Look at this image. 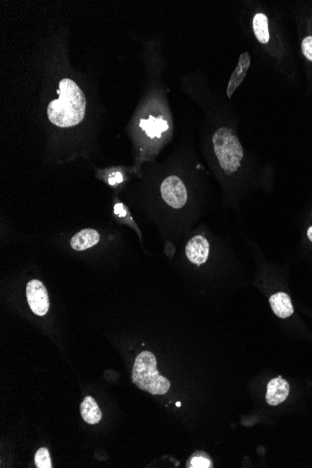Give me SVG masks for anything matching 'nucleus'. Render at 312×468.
Returning a JSON list of instances; mask_svg holds the SVG:
<instances>
[{
    "instance_id": "nucleus-19",
    "label": "nucleus",
    "mask_w": 312,
    "mask_h": 468,
    "mask_svg": "<svg viewBox=\"0 0 312 468\" xmlns=\"http://www.w3.org/2000/svg\"><path fill=\"white\" fill-rule=\"evenodd\" d=\"M176 405H177V407H179V406H181V403H177Z\"/></svg>"
},
{
    "instance_id": "nucleus-7",
    "label": "nucleus",
    "mask_w": 312,
    "mask_h": 468,
    "mask_svg": "<svg viewBox=\"0 0 312 468\" xmlns=\"http://www.w3.org/2000/svg\"><path fill=\"white\" fill-rule=\"evenodd\" d=\"M27 300L34 314L45 316L49 312L50 300L46 287L39 280H32L27 286Z\"/></svg>"
},
{
    "instance_id": "nucleus-4",
    "label": "nucleus",
    "mask_w": 312,
    "mask_h": 468,
    "mask_svg": "<svg viewBox=\"0 0 312 468\" xmlns=\"http://www.w3.org/2000/svg\"><path fill=\"white\" fill-rule=\"evenodd\" d=\"M132 380L140 390L154 396L167 394L171 385L170 380L159 374L156 358L153 352L148 351L140 352L135 360Z\"/></svg>"
},
{
    "instance_id": "nucleus-18",
    "label": "nucleus",
    "mask_w": 312,
    "mask_h": 468,
    "mask_svg": "<svg viewBox=\"0 0 312 468\" xmlns=\"http://www.w3.org/2000/svg\"><path fill=\"white\" fill-rule=\"evenodd\" d=\"M306 238H307L308 241L311 242L312 244V230L306 231Z\"/></svg>"
},
{
    "instance_id": "nucleus-1",
    "label": "nucleus",
    "mask_w": 312,
    "mask_h": 468,
    "mask_svg": "<svg viewBox=\"0 0 312 468\" xmlns=\"http://www.w3.org/2000/svg\"><path fill=\"white\" fill-rule=\"evenodd\" d=\"M190 92L203 103L207 112L205 154L223 194L224 205L240 213L245 200L266 191L271 185L269 168L241 140L238 118L229 100L202 89L201 83H187Z\"/></svg>"
},
{
    "instance_id": "nucleus-10",
    "label": "nucleus",
    "mask_w": 312,
    "mask_h": 468,
    "mask_svg": "<svg viewBox=\"0 0 312 468\" xmlns=\"http://www.w3.org/2000/svg\"><path fill=\"white\" fill-rule=\"evenodd\" d=\"M269 305L274 314L280 319L290 318L294 315V308L290 295L280 291L274 293L269 298Z\"/></svg>"
},
{
    "instance_id": "nucleus-17",
    "label": "nucleus",
    "mask_w": 312,
    "mask_h": 468,
    "mask_svg": "<svg viewBox=\"0 0 312 468\" xmlns=\"http://www.w3.org/2000/svg\"><path fill=\"white\" fill-rule=\"evenodd\" d=\"M114 210V213L119 217H125L126 216V214H128L126 208H125V207H123V205L121 204V203H118V204L115 205Z\"/></svg>"
},
{
    "instance_id": "nucleus-12",
    "label": "nucleus",
    "mask_w": 312,
    "mask_h": 468,
    "mask_svg": "<svg viewBox=\"0 0 312 468\" xmlns=\"http://www.w3.org/2000/svg\"><path fill=\"white\" fill-rule=\"evenodd\" d=\"M81 414L88 424H97L102 418V413L97 401L92 396H86L81 404Z\"/></svg>"
},
{
    "instance_id": "nucleus-15",
    "label": "nucleus",
    "mask_w": 312,
    "mask_h": 468,
    "mask_svg": "<svg viewBox=\"0 0 312 468\" xmlns=\"http://www.w3.org/2000/svg\"><path fill=\"white\" fill-rule=\"evenodd\" d=\"M301 52L306 60L312 64V33L306 34L301 41Z\"/></svg>"
},
{
    "instance_id": "nucleus-13",
    "label": "nucleus",
    "mask_w": 312,
    "mask_h": 468,
    "mask_svg": "<svg viewBox=\"0 0 312 468\" xmlns=\"http://www.w3.org/2000/svg\"><path fill=\"white\" fill-rule=\"evenodd\" d=\"M187 467L193 468H208L212 467V461L209 458V456L204 453L203 452L196 453L195 455L190 458L189 462H188Z\"/></svg>"
},
{
    "instance_id": "nucleus-11",
    "label": "nucleus",
    "mask_w": 312,
    "mask_h": 468,
    "mask_svg": "<svg viewBox=\"0 0 312 468\" xmlns=\"http://www.w3.org/2000/svg\"><path fill=\"white\" fill-rule=\"evenodd\" d=\"M100 236L97 230L83 229L76 234L70 241V246L75 250H84L95 246L100 242Z\"/></svg>"
},
{
    "instance_id": "nucleus-8",
    "label": "nucleus",
    "mask_w": 312,
    "mask_h": 468,
    "mask_svg": "<svg viewBox=\"0 0 312 468\" xmlns=\"http://www.w3.org/2000/svg\"><path fill=\"white\" fill-rule=\"evenodd\" d=\"M252 66V58L249 52H243L238 56L237 65L231 75H230L229 83H227L226 95L227 100H231L233 95L245 80L248 74L250 67Z\"/></svg>"
},
{
    "instance_id": "nucleus-9",
    "label": "nucleus",
    "mask_w": 312,
    "mask_h": 468,
    "mask_svg": "<svg viewBox=\"0 0 312 468\" xmlns=\"http://www.w3.org/2000/svg\"><path fill=\"white\" fill-rule=\"evenodd\" d=\"M290 394V385L282 377L272 379L268 385L266 400L269 405L278 406L285 402Z\"/></svg>"
},
{
    "instance_id": "nucleus-16",
    "label": "nucleus",
    "mask_w": 312,
    "mask_h": 468,
    "mask_svg": "<svg viewBox=\"0 0 312 468\" xmlns=\"http://www.w3.org/2000/svg\"><path fill=\"white\" fill-rule=\"evenodd\" d=\"M123 180V174L120 172H114L111 174V176L109 178V183L111 185H118V183L122 182Z\"/></svg>"
},
{
    "instance_id": "nucleus-6",
    "label": "nucleus",
    "mask_w": 312,
    "mask_h": 468,
    "mask_svg": "<svg viewBox=\"0 0 312 468\" xmlns=\"http://www.w3.org/2000/svg\"><path fill=\"white\" fill-rule=\"evenodd\" d=\"M212 244V241L208 234H194L185 244V258L191 264L201 267L209 259Z\"/></svg>"
},
{
    "instance_id": "nucleus-2",
    "label": "nucleus",
    "mask_w": 312,
    "mask_h": 468,
    "mask_svg": "<svg viewBox=\"0 0 312 468\" xmlns=\"http://www.w3.org/2000/svg\"><path fill=\"white\" fill-rule=\"evenodd\" d=\"M240 28L258 56L277 67L282 65L285 48L275 16L266 3L245 0L238 4Z\"/></svg>"
},
{
    "instance_id": "nucleus-14",
    "label": "nucleus",
    "mask_w": 312,
    "mask_h": 468,
    "mask_svg": "<svg viewBox=\"0 0 312 468\" xmlns=\"http://www.w3.org/2000/svg\"><path fill=\"white\" fill-rule=\"evenodd\" d=\"M35 464L38 468H52V461L49 450L47 448L42 447L38 450L35 455Z\"/></svg>"
},
{
    "instance_id": "nucleus-3",
    "label": "nucleus",
    "mask_w": 312,
    "mask_h": 468,
    "mask_svg": "<svg viewBox=\"0 0 312 468\" xmlns=\"http://www.w3.org/2000/svg\"><path fill=\"white\" fill-rule=\"evenodd\" d=\"M58 93V98L48 105V119L60 128L79 125L86 112V98L83 92L72 79L65 78L59 83Z\"/></svg>"
},
{
    "instance_id": "nucleus-5",
    "label": "nucleus",
    "mask_w": 312,
    "mask_h": 468,
    "mask_svg": "<svg viewBox=\"0 0 312 468\" xmlns=\"http://www.w3.org/2000/svg\"><path fill=\"white\" fill-rule=\"evenodd\" d=\"M158 194L163 204L173 211H182L188 207L190 192L186 180L178 173H170L159 183Z\"/></svg>"
}]
</instances>
